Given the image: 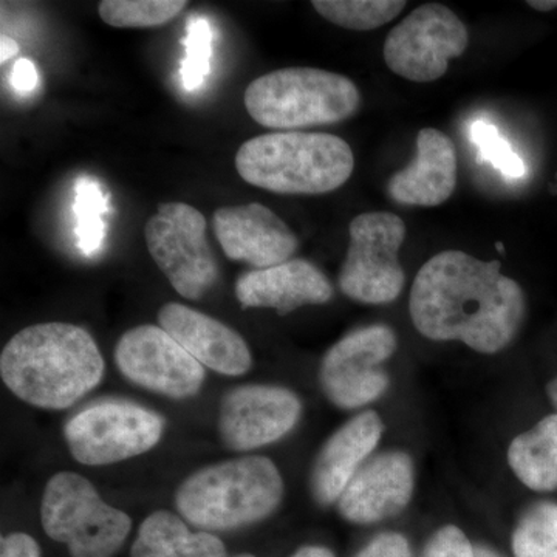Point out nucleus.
I'll list each match as a JSON object with an SVG mask.
<instances>
[{"label": "nucleus", "instance_id": "14", "mask_svg": "<svg viewBox=\"0 0 557 557\" xmlns=\"http://www.w3.org/2000/svg\"><path fill=\"white\" fill-rule=\"evenodd\" d=\"M214 234L226 258L255 270L287 262L299 245L287 223L260 203L219 208L214 212Z\"/></svg>", "mask_w": 557, "mask_h": 557}, {"label": "nucleus", "instance_id": "18", "mask_svg": "<svg viewBox=\"0 0 557 557\" xmlns=\"http://www.w3.org/2000/svg\"><path fill=\"white\" fill-rule=\"evenodd\" d=\"M383 434V420L375 410H368L348 420L325 442L310 478L311 494L318 505L338 504L348 483L364 467Z\"/></svg>", "mask_w": 557, "mask_h": 557}, {"label": "nucleus", "instance_id": "1", "mask_svg": "<svg viewBox=\"0 0 557 557\" xmlns=\"http://www.w3.org/2000/svg\"><path fill=\"white\" fill-rule=\"evenodd\" d=\"M500 267L457 249L429 259L410 289L413 327L424 338L460 341L479 354L507 348L525 321L527 298Z\"/></svg>", "mask_w": 557, "mask_h": 557}, {"label": "nucleus", "instance_id": "2", "mask_svg": "<svg viewBox=\"0 0 557 557\" xmlns=\"http://www.w3.org/2000/svg\"><path fill=\"white\" fill-rule=\"evenodd\" d=\"M3 384L33 408L62 410L101 383L104 359L78 325L46 322L22 329L0 355Z\"/></svg>", "mask_w": 557, "mask_h": 557}, {"label": "nucleus", "instance_id": "15", "mask_svg": "<svg viewBox=\"0 0 557 557\" xmlns=\"http://www.w3.org/2000/svg\"><path fill=\"white\" fill-rule=\"evenodd\" d=\"M416 490L412 458L403 450H388L359 469L338 500L344 519L358 525L395 518L408 508Z\"/></svg>", "mask_w": 557, "mask_h": 557}, {"label": "nucleus", "instance_id": "26", "mask_svg": "<svg viewBox=\"0 0 557 557\" xmlns=\"http://www.w3.org/2000/svg\"><path fill=\"white\" fill-rule=\"evenodd\" d=\"M469 139L478 149V159L482 163L491 164L509 182L527 177L525 161L511 148L508 139L502 137L500 132L490 121H472L469 126Z\"/></svg>", "mask_w": 557, "mask_h": 557}, {"label": "nucleus", "instance_id": "5", "mask_svg": "<svg viewBox=\"0 0 557 557\" xmlns=\"http://www.w3.org/2000/svg\"><path fill=\"white\" fill-rule=\"evenodd\" d=\"M245 108L269 129L327 126L350 119L359 108L357 84L338 73L313 67L274 70L247 87Z\"/></svg>", "mask_w": 557, "mask_h": 557}, {"label": "nucleus", "instance_id": "13", "mask_svg": "<svg viewBox=\"0 0 557 557\" xmlns=\"http://www.w3.org/2000/svg\"><path fill=\"white\" fill-rule=\"evenodd\" d=\"M302 416L295 392L271 384H245L230 391L219 410V434L226 448L249 453L288 435Z\"/></svg>", "mask_w": 557, "mask_h": 557}, {"label": "nucleus", "instance_id": "34", "mask_svg": "<svg viewBox=\"0 0 557 557\" xmlns=\"http://www.w3.org/2000/svg\"><path fill=\"white\" fill-rule=\"evenodd\" d=\"M528 7L537 11H553L557 9V0H530Z\"/></svg>", "mask_w": 557, "mask_h": 557}, {"label": "nucleus", "instance_id": "16", "mask_svg": "<svg viewBox=\"0 0 557 557\" xmlns=\"http://www.w3.org/2000/svg\"><path fill=\"white\" fill-rule=\"evenodd\" d=\"M159 324L203 368L220 375H245L252 366L247 341L236 330L183 304H164Z\"/></svg>", "mask_w": 557, "mask_h": 557}, {"label": "nucleus", "instance_id": "3", "mask_svg": "<svg viewBox=\"0 0 557 557\" xmlns=\"http://www.w3.org/2000/svg\"><path fill=\"white\" fill-rule=\"evenodd\" d=\"M236 170L256 188L284 196H319L346 185L355 170L354 150L322 132H271L237 150Z\"/></svg>", "mask_w": 557, "mask_h": 557}, {"label": "nucleus", "instance_id": "21", "mask_svg": "<svg viewBox=\"0 0 557 557\" xmlns=\"http://www.w3.org/2000/svg\"><path fill=\"white\" fill-rule=\"evenodd\" d=\"M508 463L516 478L537 493L557 491V413L512 440Z\"/></svg>", "mask_w": 557, "mask_h": 557}, {"label": "nucleus", "instance_id": "35", "mask_svg": "<svg viewBox=\"0 0 557 557\" xmlns=\"http://www.w3.org/2000/svg\"><path fill=\"white\" fill-rule=\"evenodd\" d=\"M475 557H504L496 549L486 547V545H474Z\"/></svg>", "mask_w": 557, "mask_h": 557}, {"label": "nucleus", "instance_id": "11", "mask_svg": "<svg viewBox=\"0 0 557 557\" xmlns=\"http://www.w3.org/2000/svg\"><path fill=\"white\" fill-rule=\"evenodd\" d=\"M394 329L368 325L347 333L329 348L319 369L325 397L339 409H358L386 394L388 375L384 362L397 350Z\"/></svg>", "mask_w": 557, "mask_h": 557}, {"label": "nucleus", "instance_id": "4", "mask_svg": "<svg viewBox=\"0 0 557 557\" xmlns=\"http://www.w3.org/2000/svg\"><path fill=\"white\" fill-rule=\"evenodd\" d=\"M284 497L276 465L262 456H245L201 468L175 493V507L200 531H233L269 519Z\"/></svg>", "mask_w": 557, "mask_h": 557}, {"label": "nucleus", "instance_id": "8", "mask_svg": "<svg viewBox=\"0 0 557 557\" xmlns=\"http://www.w3.org/2000/svg\"><path fill=\"white\" fill-rule=\"evenodd\" d=\"M150 258L180 296L199 300L214 287L219 263L207 237V220L182 201L163 203L145 226Z\"/></svg>", "mask_w": 557, "mask_h": 557}, {"label": "nucleus", "instance_id": "9", "mask_svg": "<svg viewBox=\"0 0 557 557\" xmlns=\"http://www.w3.org/2000/svg\"><path fill=\"white\" fill-rule=\"evenodd\" d=\"M159 413L126 401H104L70 418L64 438L72 457L87 467H108L141 456L163 437Z\"/></svg>", "mask_w": 557, "mask_h": 557}, {"label": "nucleus", "instance_id": "30", "mask_svg": "<svg viewBox=\"0 0 557 557\" xmlns=\"http://www.w3.org/2000/svg\"><path fill=\"white\" fill-rule=\"evenodd\" d=\"M0 557H42V553L35 537L16 531L0 541Z\"/></svg>", "mask_w": 557, "mask_h": 557}, {"label": "nucleus", "instance_id": "28", "mask_svg": "<svg viewBox=\"0 0 557 557\" xmlns=\"http://www.w3.org/2000/svg\"><path fill=\"white\" fill-rule=\"evenodd\" d=\"M423 557H475V548L460 528L446 525L429 539Z\"/></svg>", "mask_w": 557, "mask_h": 557}, {"label": "nucleus", "instance_id": "20", "mask_svg": "<svg viewBox=\"0 0 557 557\" xmlns=\"http://www.w3.org/2000/svg\"><path fill=\"white\" fill-rule=\"evenodd\" d=\"M131 557H228V553L214 534L193 533L182 516L156 511L139 527Z\"/></svg>", "mask_w": 557, "mask_h": 557}, {"label": "nucleus", "instance_id": "12", "mask_svg": "<svg viewBox=\"0 0 557 557\" xmlns=\"http://www.w3.org/2000/svg\"><path fill=\"white\" fill-rule=\"evenodd\" d=\"M115 364L135 386L172 399L196 397L203 387V366L160 325L127 330L115 346Z\"/></svg>", "mask_w": 557, "mask_h": 557}, {"label": "nucleus", "instance_id": "36", "mask_svg": "<svg viewBox=\"0 0 557 557\" xmlns=\"http://www.w3.org/2000/svg\"><path fill=\"white\" fill-rule=\"evenodd\" d=\"M547 395L557 413V376L547 384Z\"/></svg>", "mask_w": 557, "mask_h": 557}, {"label": "nucleus", "instance_id": "22", "mask_svg": "<svg viewBox=\"0 0 557 557\" xmlns=\"http://www.w3.org/2000/svg\"><path fill=\"white\" fill-rule=\"evenodd\" d=\"M313 9L324 20L355 32L383 27L405 10L403 0H314Z\"/></svg>", "mask_w": 557, "mask_h": 557}, {"label": "nucleus", "instance_id": "10", "mask_svg": "<svg viewBox=\"0 0 557 557\" xmlns=\"http://www.w3.org/2000/svg\"><path fill=\"white\" fill-rule=\"evenodd\" d=\"M460 17L442 3L418 7L388 33L383 57L392 73L412 83H432L448 72L449 61L468 49Z\"/></svg>", "mask_w": 557, "mask_h": 557}, {"label": "nucleus", "instance_id": "31", "mask_svg": "<svg viewBox=\"0 0 557 557\" xmlns=\"http://www.w3.org/2000/svg\"><path fill=\"white\" fill-rule=\"evenodd\" d=\"M11 84L14 89L28 94L38 86V70L30 60H20L14 64L13 72H11Z\"/></svg>", "mask_w": 557, "mask_h": 557}, {"label": "nucleus", "instance_id": "27", "mask_svg": "<svg viewBox=\"0 0 557 557\" xmlns=\"http://www.w3.org/2000/svg\"><path fill=\"white\" fill-rule=\"evenodd\" d=\"M185 58L182 61V84L188 91L199 90L209 73L212 53V30L205 17H194L188 24L185 39Z\"/></svg>", "mask_w": 557, "mask_h": 557}, {"label": "nucleus", "instance_id": "33", "mask_svg": "<svg viewBox=\"0 0 557 557\" xmlns=\"http://www.w3.org/2000/svg\"><path fill=\"white\" fill-rule=\"evenodd\" d=\"M17 51H20V46H17L16 40L11 39L10 36L2 35V44H0V57H2L0 60H2V64L16 57Z\"/></svg>", "mask_w": 557, "mask_h": 557}, {"label": "nucleus", "instance_id": "17", "mask_svg": "<svg viewBox=\"0 0 557 557\" xmlns=\"http://www.w3.org/2000/svg\"><path fill=\"white\" fill-rule=\"evenodd\" d=\"M244 309H273L278 317L306 306H322L333 298L327 276L306 259H289L265 270H251L236 282Z\"/></svg>", "mask_w": 557, "mask_h": 557}, {"label": "nucleus", "instance_id": "29", "mask_svg": "<svg viewBox=\"0 0 557 557\" xmlns=\"http://www.w3.org/2000/svg\"><path fill=\"white\" fill-rule=\"evenodd\" d=\"M357 557H412V548L403 534L387 531L373 537Z\"/></svg>", "mask_w": 557, "mask_h": 557}, {"label": "nucleus", "instance_id": "37", "mask_svg": "<svg viewBox=\"0 0 557 557\" xmlns=\"http://www.w3.org/2000/svg\"><path fill=\"white\" fill-rule=\"evenodd\" d=\"M231 557H256V556L255 555H249V553H240V555L231 556Z\"/></svg>", "mask_w": 557, "mask_h": 557}, {"label": "nucleus", "instance_id": "25", "mask_svg": "<svg viewBox=\"0 0 557 557\" xmlns=\"http://www.w3.org/2000/svg\"><path fill=\"white\" fill-rule=\"evenodd\" d=\"M108 212V197L95 178H81L76 183L75 215L78 220L79 248L84 255L94 256L100 251L106 239L104 214Z\"/></svg>", "mask_w": 557, "mask_h": 557}, {"label": "nucleus", "instance_id": "24", "mask_svg": "<svg viewBox=\"0 0 557 557\" xmlns=\"http://www.w3.org/2000/svg\"><path fill=\"white\" fill-rule=\"evenodd\" d=\"M188 5L185 0H102V22L116 28H150L168 24Z\"/></svg>", "mask_w": 557, "mask_h": 557}, {"label": "nucleus", "instance_id": "32", "mask_svg": "<svg viewBox=\"0 0 557 557\" xmlns=\"http://www.w3.org/2000/svg\"><path fill=\"white\" fill-rule=\"evenodd\" d=\"M292 557H335L332 549L321 547V545H306L300 547Z\"/></svg>", "mask_w": 557, "mask_h": 557}, {"label": "nucleus", "instance_id": "19", "mask_svg": "<svg viewBox=\"0 0 557 557\" xmlns=\"http://www.w3.org/2000/svg\"><path fill=\"white\" fill-rule=\"evenodd\" d=\"M456 186V146L442 131L426 127L418 134L416 159L392 175L387 194L399 205L434 208L449 200Z\"/></svg>", "mask_w": 557, "mask_h": 557}, {"label": "nucleus", "instance_id": "6", "mask_svg": "<svg viewBox=\"0 0 557 557\" xmlns=\"http://www.w3.org/2000/svg\"><path fill=\"white\" fill-rule=\"evenodd\" d=\"M40 523L51 541L67 545L70 557H113L132 530L126 512L110 507L89 480L70 471L47 483Z\"/></svg>", "mask_w": 557, "mask_h": 557}, {"label": "nucleus", "instance_id": "23", "mask_svg": "<svg viewBox=\"0 0 557 557\" xmlns=\"http://www.w3.org/2000/svg\"><path fill=\"white\" fill-rule=\"evenodd\" d=\"M515 557H557V504L537 502L520 516L512 531Z\"/></svg>", "mask_w": 557, "mask_h": 557}, {"label": "nucleus", "instance_id": "7", "mask_svg": "<svg viewBox=\"0 0 557 557\" xmlns=\"http://www.w3.org/2000/svg\"><path fill=\"white\" fill-rule=\"evenodd\" d=\"M348 234L350 244L338 277L341 292L369 306L394 302L406 282L399 263L405 222L392 212H366L351 220Z\"/></svg>", "mask_w": 557, "mask_h": 557}, {"label": "nucleus", "instance_id": "38", "mask_svg": "<svg viewBox=\"0 0 557 557\" xmlns=\"http://www.w3.org/2000/svg\"><path fill=\"white\" fill-rule=\"evenodd\" d=\"M496 247H497L498 251H505L504 245L496 244Z\"/></svg>", "mask_w": 557, "mask_h": 557}]
</instances>
